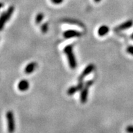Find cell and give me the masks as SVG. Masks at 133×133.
<instances>
[{"label": "cell", "mask_w": 133, "mask_h": 133, "mask_svg": "<svg viewBox=\"0 0 133 133\" xmlns=\"http://www.w3.org/2000/svg\"><path fill=\"white\" fill-rule=\"evenodd\" d=\"M78 91H79V89H78V85H76V86L70 87L67 90V94L68 95H73L75 94V93Z\"/></svg>", "instance_id": "obj_12"}, {"label": "cell", "mask_w": 133, "mask_h": 133, "mask_svg": "<svg viewBox=\"0 0 133 133\" xmlns=\"http://www.w3.org/2000/svg\"><path fill=\"white\" fill-rule=\"evenodd\" d=\"M73 47H74V45L72 44L66 46L64 47V52L67 56L70 67L72 69H75L76 68V66H77V62H76V57L74 56V52H73Z\"/></svg>", "instance_id": "obj_1"}, {"label": "cell", "mask_w": 133, "mask_h": 133, "mask_svg": "<svg viewBox=\"0 0 133 133\" xmlns=\"http://www.w3.org/2000/svg\"><path fill=\"white\" fill-rule=\"evenodd\" d=\"M125 130L127 133H133V126H128L125 128Z\"/></svg>", "instance_id": "obj_15"}, {"label": "cell", "mask_w": 133, "mask_h": 133, "mask_svg": "<svg viewBox=\"0 0 133 133\" xmlns=\"http://www.w3.org/2000/svg\"><path fill=\"white\" fill-rule=\"evenodd\" d=\"M93 81H88L84 83V87L81 90V102L82 103H85L87 101L88 93H89V89L90 87L93 84Z\"/></svg>", "instance_id": "obj_4"}, {"label": "cell", "mask_w": 133, "mask_h": 133, "mask_svg": "<svg viewBox=\"0 0 133 133\" xmlns=\"http://www.w3.org/2000/svg\"><path fill=\"white\" fill-rule=\"evenodd\" d=\"M8 124V132L9 133H14L16 130V123L14 115L12 111H8L5 115Z\"/></svg>", "instance_id": "obj_2"}, {"label": "cell", "mask_w": 133, "mask_h": 133, "mask_svg": "<svg viewBox=\"0 0 133 133\" xmlns=\"http://www.w3.org/2000/svg\"><path fill=\"white\" fill-rule=\"evenodd\" d=\"M3 3L0 2V9L2 8H3Z\"/></svg>", "instance_id": "obj_18"}, {"label": "cell", "mask_w": 133, "mask_h": 133, "mask_svg": "<svg viewBox=\"0 0 133 133\" xmlns=\"http://www.w3.org/2000/svg\"><path fill=\"white\" fill-rule=\"evenodd\" d=\"M132 39H133V34H132Z\"/></svg>", "instance_id": "obj_20"}, {"label": "cell", "mask_w": 133, "mask_h": 133, "mask_svg": "<svg viewBox=\"0 0 133 133\" xmlns=\"http://www.w3.org/2000/svg\"><path fill=\"white\" fill-rule=\"evenodd\" d=\"M109 27L108 26H105V25H103L100 26L98 29V35L101 37H103V36L107 34L109 32Z\"/></svg>", "instance_id": "obj_11"}, {"label": "cell", "mask_w": 133, "mask_h": 133, "mask_svg": "<svg viewBox=\"0 0 133 133\" xmlns=\"http://www.w3.org/2000/svg\"><path fill=\"white\" fill-rule=\"evenodd\" d=\"M41 31L43 33H46L48 31V29H49V24L47 23V22L44 23L43 24H42L41 27Z\"/></svg>", "instance_id": "obj_14"}, {"label": "cell", "mask_w": 133, "mask_h": 133, "mask_svg": "<svg viewBox=\"0 0 133 133\" xmlns=\"http://www.w3.org/2000/svg\"><path fill=\"white\" fill-rule=\"evenodd\" d=\"M14 7L10 6L6 12L2 13V14L0 16V31L3 30V27L5 26V22L8 20H10V17L12 16V14L14 12Z\"/></svg>", "instance_id": "obj_3"}, {"label": "cell", "mask_w": 133, "mask_h": 133, "mask_svg": "<svg viewBox=\"0 0 133 133\" xmlns=\"http://www.w3.org/2000/svg\"><path fill=\"white\" fill-rule=\"evenodd\" d=\"M37 62H30L29 64H27V66H26L25 68H24V72L27 74H31L34 72V70L37 68Z\"/></svg>", "instance_id": "obj_9"}, {"label": "cell", "mask_w": 133, "mask_h": 133, "mask_svg": "<svg viewBox=\"0 0 133 133\" xmlns=\"http://www.w3.org/2000/svg\"><path fill=\"white\" fill-rule=\"evenodd\" d=\"M95 69V66L93 64H89L85 68H84V70L83 71V72L81 73V74L80 75L79 78H78V81H82L84 79V77H86L87 75H89V74H91L92 72L93 71V70Z\"/></svg>", "instance_id": "obj_5"}, {"label": "cell", "mask_w": 133, "mask_h": 133, "mask_svg": "<svg viewBox=\"0 0 133 133\" xmlns=\"http://www.w3.org/2000/svg\"><path fill=\"white\" fill-rule=\"evenodd\" d=\"M51 2L54 4H60L64 2V0H51Z\"/></svg>", "instance_id": "obj_17"}, {"label": "cell", "mask_w": 133, "mask_h": 133, "mask_svg": "<svg viewBox=\"0 0 133 133\" xmlns=\"http://www.w3.org/2000/svg\"><path fill=\"white\" fill-rule=\"evenodd\" d=\"M82 32L75 30H68L64 32L63 35L66 39H70L72 37H79L82 36Z\"/></svg>", "instance_id": "obj_6"}, {"label": "cell", "mask_w": 133, "mask_h": 133, "mask_svg": "<svg viewBox=\"0 0 133 133\" xmlns=\"http://www.w3.org/2000/svg\"><path fill=\"white\" fill-rule=\"evenodd\" d=\"M63 22H66V23H69L71 24H74V25L79 26L81 27H84V25L83 23L80 21L75 19H71V18H65L63 20Z\"/></svg>", "instance_id": "obj_10"}, {"label": "cell", "mask_w": 133, "mask_h": 133, "mask_svg": "<svg viewBox=\"0 0 133 133\" xmlns=\"http://www.w3.org/2000/svg\"><path fill=\"white\" fill-rule=\"evenodd\" d=\"M95 2H96V3H99V2H101V0H94Z\"/></svg>", "instance_id": "obj_19"}, {"label": "cell", "mask_w": 133, "mask_h": 133, "mask_svg": "<svg viewBox=\"0 0 133 133\" xmlns=\"http://www.w3.org/2000/svg\"><path fill=\"white\" fill-rule=\"evenodd\" d=\"M127 51L128 53V54H131V55H132L133 56V46L132 45L128 46V47H127Z\"/></svg>", "instance_id": "obj_16"}, {"label": "cell", "mask_w": 133, "mask_h": 133, "mask_svg": "<svg viewBox=\"0 0 133 133\" xmlns=\"http://www.w3.org/2000/svg\"><path fill=\"white\" fill-rule=\"evenodd\" d=\"M44 14L43 13H39L36 16L35 18V22L37 24H39L41 22H42V20H43Z\"/></svg>", "instance_id": "obj_13"}, {"label": "cell", "mask_w": 133, "mask_h": 133, "mask_svg": "<svg viewBox=\"0 0 133 133\" xmlns=\"http://www.w3.org/2000/svg\"><path fill=\"white\" fill-rule=\"evenodd\" d=\"M133 25V21L132 20H128L127 22H124V23L121 24L119 26H118L117 27H116L114 29L115 31H121V30H126V29H128L129 28L132 26Z\"/></svg>", "instance_id": "obj_7"}, {"label": "cell", "mask_w": 133, "mask_h": 133, "mask_svg": "<svg viewBox=\"0 0 133 133\" xmlns=\"http://www.w3.org/2000/svg\"><path fill=\"white\" fill-rule=\"evenodd\" d=\"M29 83L27 80H21L18 84V89L20 91H26L29 89Z\"/></svg>", "instance_id": "obj_8"}]
</instances>
